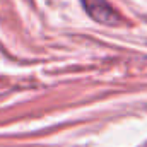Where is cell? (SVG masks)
<instances>
[{
    "label": "cell",
    "instance_id": "obj_1",
    "mask_svg": "<svg viewBox=\"0 0 147 147\" xmlns=\"http://www.w3.org/2000/svg\"><path fill=\"white\" fill-rule=\"evenodd\" d=\"M82 5L96 22H101L105 26H116L121 22L120 14L106 0H82Z\"/></svg>",
    "mask_w": 147,
    "mask_h": 147
}]
</instances>
